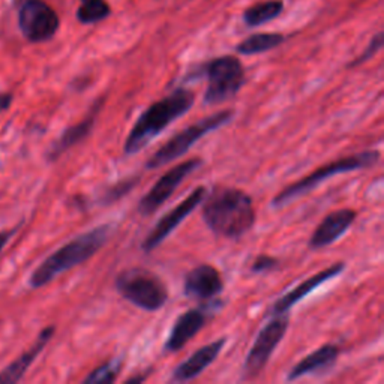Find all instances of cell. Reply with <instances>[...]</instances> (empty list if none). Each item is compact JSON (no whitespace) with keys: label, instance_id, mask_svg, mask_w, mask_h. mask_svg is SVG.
<instances>
[{"label":"cell","instance_id":"cell-16","mask_svg":"<svg viewBox=\"0 0 384 384\" xmlns=\"http://www.w3.org/2000/svg\"><path fill=\"white\" fill-rule=\"evenodd\" d=\"M225 343H227V339L221 338V339H216V341H213L211 344L200 347L195 351V353H192L185 362H182L180 365L174 368L171 381L186 383V381L195 380L197 377L201 376L203 372L218 359V356L221 355Z\"/></svg>","mask_w":384,"mask_h":384},{"label":"cell","instance_id":"cell-12","mask_svg":"<svg viewBox=\"0 0 384 384\" xmlns=\"http://www.w3.org/2000/svg\"><path fill=\"white\" fill-rule=\"evenodd\" d=\"M204 303L206 305H203L201 308L190 310L176 318L167 341L164 344V351H167V353H176V351L183 348L206 326L207 320H209L219 308H223L224 305L219 299H213Z\"/></svg>","mask_w":384,"mask_h":384},{"label":"cell","instance_id":"cell-6","mask_svg":"<svg viewBox=\"0 0 384 384\" xmlns=\"http://www.w3.org/2000/svg\"><path fill=\"white\" fill-rule=\"evenodd\" d=\"M234 117L233 110H223V112L213 113L204 119H200L199 122L182 129L180 133L173 135L166 145L161 146L146 162V170H155L162 166L179 159L188 152L195 143H199L207 134L223 128L224 125L232 122Z\"/></svg>","mask_w":384,"mask_h":384},{"label":"cell","instance_id":"cell-11","mask_svg":"<svg viewBox=\"0 0 384 384\" xmlns=\"http://www.w3.org/2000/svg\"><path fill=\"white\" fill-rule=\"evenodd\" d=\"M206 194L207 190L204 186H197L185 200H182L178 206L173 207L170 212H167L159 219L155 227L152 228V232L143 240L141 249L146 254H150L153 249H157L199 207V204H201Z\"/></svg>","mask_w":384,"mask_h":384},{"label":"cell","instance_id":"cell-21","mask_svg":"<svg viewBox=\"0 0 384 384\" xmlns=\"http://www.w3.org/2000/svg\"><path fill=\"white\" fill-rule=\"evenodd\" d=\"M284 41L285 38L279 34H257L240 42L236 50L244 56H252V54H260L277 48Z\"/></svg>","mask_w":384,"mask_h":384},{"label":"cell","instance_id":"cell-19","mask_svg":"<svg viewBox=\"0 0 384 384\" xmlns=\"http://www.w3.org/2000/svg\"><path fill=\"white\" fill-rule=\"evenodd\" d=\"M339 353H341V350H339V347L335 344L322 345L320 348L312 351L311 355L298 362V364L290 369L287 381H296L302 377L318 374V372H324L327 369H331L336 364Z\"/></svg>","mask_w":384,"mask_h":384},{"label":"cell","instance_id":"cell-10","mask_svg":"<svg viewBox=\"0 0 384 384\" xmlns=\"http://www.w3.org/2000/svg\"><path fill=\"white\" fill-rule=\"evenodd\" d=\"M18 25L27 41L38 44L56 35L60 21L58 14L42 0H26L20 8Z\"/></svg>","mask_w":384,"mask_h":384},{"label":"cell","instance_id":"cell-26","mask_svg":"<svg viewBox=\"0 0 384 384\" xmlns=\"http://www.w3.org/2000/svg\"><path fill=\"white\" fill-rule=\"evenodd\" d=\"M278 265H279L278 258L267 254H261L254 260V263H252L251 272L256 273V275H263V273H269L272 270H275Z\"/></svg>","mask_w":384,"mask_h":384},{"label":"cell","instance_id":"cell-14","mask_svg":"<svg viewBox=\"0 0 384 384\" xmlns=\"http://www.w3.org/2000/svg\"><path fill=\"white\" fill-rule=\"evenodd\" d=\"M356 218L357 213L353 209H339L329 213L315 228L308 242V248L318 251L333 245L348 232L350 227L355 224Z\"/></svg>","mask_w":384,"mask_h":384},{"label":"cell","instance_id":"cell-8","mask_svg":"<svg viewBox=\"0 0 384 384\" xmlns=\"http://www.w3.org/2000/svg\"><path fill=\"white\" fill-rule=\"evenodd\" d=\"M270 317L272 320L266 326H263L245 359L244 378L251 380L261 374L263 369L267 366L272 355L275 353L277 347L281 344L285 333L289 331L290 317L287 312Z\"/></svg>","mask_w":384,"mask_h":384},{"label":"cell","instance_id":"cell-22","mask_svg":"<svg viewBox=\"0 0 384 384\" xmlns=\"http://www.w3.org/2000/svg\"><path fill=\"white\" fill-rule=\"evenodd\" d=\"M110 15V6L104 0H93V2L83 4L79 11H77V18L83 25H92L96 21L104 20Z\"/></svg>","mask_w":384,"mask_h":384},{"label":"cell","instance_id":"cell-13","mask_svg":"<svg viewBox=\"0 0 384 384\" xmlns=\"http://www.w3.org/2000/svg\"><path fill=\"white\" fill-rule=\"evenodd\" d=\"M224 290V281L219 270L211 265H200L186 273L183 293L195 302H209L216 299Z\"/></svg>","mask_w":384,"mask_h":384},{"label":"cell","instance_id":"cell-24","mask_svg":"<svg viewBox=\"0 0 384 384\" xmlns=\"http://www.w3.org/2000/svg\"><path fill=\"white\" fill-rule=\"evenodd\" d=\"M138 176L137 178H128V179H124V180H119L117 183L112 185L110 188H107L102 194V204L104 206H108V204H113L116 201H119L120 199H124V197L133 190L135 188V186L138 185Z\"/></svg>","mask_w":384,"mask_h":384},{"label":"cell","instance_id":"cell-28","mask_svg":"<svg viewBox=\"0 0 384 384\" xmlns=\"http://www.w3.org/2000/svg\"><path fill=\"white\" fill-rule=\"evenodd\" d=\"M11 104H13V95L6 92H0V114L6 112V110L11 107Z\"/></svg>","mask_w":384,"mask_h":384},{"label":"cell","instance_id":"cell-29","mask_svg":"<svg viewBox=\"0 0 384 384\" xmlns=\"http://www.w3.org/2000/svg\"><path fill=\"white\" fill-rule=\"evenodd\" d=\"M81 2L86 4V2H93V0H81Z\"/></svg>","mask_w":384,"mask_h":384},{"label":"cell","instance_id":"cell-9","mask_svg":"<svg viewBox=\"0 0 384 384\" xmlns=\"http://www.w3.org/2000/svg\"><path fill=\"white\" fill-rule=\"evenodd\" d=\"M203 166L201 158H192L164 173L157 183L152 186L149 192L138 201L137 211L141 216H150L155 213L162 204L166 203L174 191L179 188L180 183L188 178L190 174L199 170Z\"/></svg>","mask_w":384,"mask_h":384},{"label":"cell","instance_id":"cell-27","mask_svg":"<svg viewBox=\"0 0 384 384\" xmlns=\"http://www.w3.org/2000/svg\"><path fill=\"white\" fill-rule=\"evenodd\" d=\"M18 232V227H14L11 230H4V232H0V254H2L4 248L6 246V244L9 242L11 239H13V236Z\"/></svg>","mask_w":384,"mask_h":384},{"label":"cell","instance_id":"cell-2","mask_svg":"<svg viewBox=\"0 0 384 384\" xmlns=\"http://www.w3.org/2000/svg\"><path fill=\"white\" fill-rule=\"evenodd\" d=\"M195 95L192 91L178 87L162 100L153 102L140 114L125 140V155L133 157L147 147L176 120L183 117L192 108Z\"/></svg>","mask_w":384,"mask_h":384},{"label":"cell","instance_id":"cell-23","mask_svg":"<svg viewBox=\"0 0 384 384\" xmlns=\"http://www.w3.org/2000/svg\"><path fill=\"white\" fill-rule=\"evenodd\" d=\"M120 366H122V362L120 359H114L105 362L104 365H101L100 368L93 369L89 376L84 378L86 384H101V383H113L116 381Z\"/></svg>","mask_w":384,"mask_h":384},{"label":"cell","instance_id":"cell-15","mask_svg":"<svg viewBox=\"0 0 384 384\" xmlns=\"http://www.w3.org/2000/svg\"><path fill=\"white\" fill-rule=\"evenodd\" d=\"M344 270H345L344 263H335V265H332L331 267H327L322 272L315 273V275L310 277L308 279H305L303 282H300L298 285V287H294L291 291L285 293L282 298H279L275 302V305H273L270 308L269 315L289 312L294 305H298L299 302H302L306 298V296H310L312 291H315L324 282L336 278L338 275H341Z\"/></svg>","mask_w":384,"mask_h":384},{"label":"cell","instance_id":"cell-3","mask_svg":"<svg viewBox=\"0 0 384 384\" xmlns=\"http://www.w3.org/2000/svg\"><path fill=\"white\" fill-rule=\"evenodd\" d=\"M110 232H112V227L108 224L95 227L89 230V232L74 237L58 251H54L51 256H48L32 272L29 279L30 287H46L47 284L56 279L62 273L91 260L98 251H101L105 246V244L108 242Z\"/></svg>","mask_w":384,"mask_h":384},{"label":"cell","instance_id":"cell-5","mask_svg":"<svg viewBox=\"0 0 384 384\" xmlns=\"http://www.w3.org/2000/svg\"><path fill=\"white\" fill-rule=\"evenodd\" d=\"M114 287L125 300L147 312L162 310L168 300L166 284L155 273L143 267L120 272L116 277Z\"/></svg>","mask_w":384,"mask_h":384},{"label":"cell","instance_id":"cell-7","mask_svg":"<svg viewBox=\"0 0 384 384\" xmlns=\"http://www.w3.org/2000/svg\"><path fill=\"white\" fill-rule=\"evenodd\" d=\"M199 75H206L207 79V89L203 98L206 105H218L232 100L245 83V69L234 56L213 59L204 65Z\"/></svg>","mask_w":384,"mask_h":384},{"label":"cell","instance_id":"cell-4","mask_svg":"<svg viewBox=\"0 0 384 384\" xmlns=\"http://www.w3.org/2000/svg\"><path fill=\"white\" fill-rule=\"evenodd\" d=\"M380 157L381 155H380L378 150H365V152H360V153H355V155L344 157V158L327 162L320 168L312 171L311 174L305 176V178L289 185L287 188H284L275 197V199L272 200V206L273 207L289 206L291 201L300 199V197H303L306 194H310L312 190L318 188V186H320L322 183L333 178V176L374 167L380 162Z\"/></svg>","mask_w":384,"mask_h":384},{"label":"cell","instance_id":"cell-25","mask_svg":"<svg viewBox=\"0 0 384 384\" xmlns=\"http://www.w3.org/2000/svg\"><path fill=\"white\" fill-rule=\"evenodd\" d=\"M383 44H384V34H383V32H378V34L371 39V42L368 44V47L365 48V51L362 53L360 56H359L355 62H351V63H350V68L359 67V65L365 63V62L369 60L372 56H376V54L381 50Z\"/></svg>","mask_w":384,"mask_h":384},{"label":"cell","instance_id":"cell-17","mask_svg":"<svg viewBox=\"0 0 384 384\" xmlns=\"http://www.w3.org/2000/svg\"><path fill=\"white\" fill-rule=\"evenodd\" d=\"M104 101H105L104 98L98 100L92 105V108L89 110V113H87V116L81 120L80 124L72 125V126H69V128H67L63 131V134L53 143L50 150L47 152L48 161L59 159L65 152L69 150L75 145H79V143H81L84 138H87L91 135L92 129L96 124V117H98V114H100L101 108L104 105Z\"/></svg>","mask_w":384,"mask_h":384},{"label":"cell","instance_id":"cell-18","mask_svg":"<svg viewBox=\"0 0 384 384\" xmlns=\"http://www.w3.org/2000/svg\"><path fill=\"white\" fill-rule=\"evenodd\" d=\"M54 332H56V327L54 326L42 329L37 338L35 344L32 345L27 351H25L20 357H17L13 364H9L2 372H0V384H14V383H18L20 380H23L30 365L34 364L37 357L42 353V350L46 348V345L51 341Z\"/></svg>","mask_w":384,"mask_h":384},{"label":"cell","instance_id":"cell-20","mask_svg":"<svg viewBox=\"0 0 384 384\" xmlns=\"http://www.w3.org/2000/svg\"><path fill=\"white\" fill-rule=\"evenodd\" d=\"M282 8H284V4L281 2V0H269V2L254 5L245 11L244 21L251 27L266 25L269 23V21L275 20L277 17L281 15Z\"/></svg>","mask_w":384,"mask_h":384},{"label":"cell","instance_id":"cell-1","mask_svg":"<svg viewBox=\"0 0 384 384\" xmlns=\"http://www.w3.org/2000/svg\"><path fill=\"white\" fill-rule=\"evenodd\" d=\"M204 199L203 219L215 236L237 240L256 225L254 203L245 191L218 186Z\"/></svg>","mask_w":384,"mask_h":384}]
</instances>
